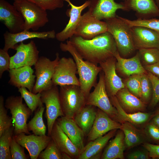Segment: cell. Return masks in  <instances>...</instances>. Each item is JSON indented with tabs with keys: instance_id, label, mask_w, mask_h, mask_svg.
Segmentation results:
<instances>
[{
	"instance_id": "obj_17",
	"label": "cell",
	"mask_w": 159,
	"mask_h": 159,
	"mask_svg": "<svg viewBox=\"0 0 159 159\" xmlns=\"http://www.w3.org/2000/svg\"><path fill=\"white\" fill-rule=\"evenodd\" d=\"M63 0L68 3L71 8L66 12L67 15L69 17L68 24L62 31L56 34L55 38L61 42L70 39L74 35L82 16V12L88 7L90 3L89 0H88L82 5L77 6L72 3L70 0Z\"/></svg>"
},
{
	"instance_id": "obj_46",
	"label": "cell",
	"mask_w": 159,
	"mask_h": 159,
	"mask_svg": "<svg viewBox=\"0 0 159 159\" xmlns=\"http://www.w3.org/2000/svg\"><path fill=\"white\" fill-rule=\"evenodd\" d=\"M143 145L148 152L150 158L159 159V145L145 142Z\"/></svg>"
},
{
	"instance_id": "obj_47",
	"label": "cell",
	"mask_w": 159,
	"mask_h": 159,
	"mask_svg": "<svg viewBox=\"0 0 159 159\" xmlns=\"http://www.w3.org/2000/svg\"><path fill=\"white\" fill-rule=\"evenodd\" d=\"M129 159H148L150 158L148 151L138 150L133 152L128 155Z\"/></svg>"
},
{
	"instance_id": "obj_18",
	"label": "cell",
	"mask_w": 159,
	"mask_h": 159,
	"mask_svg": "<svg viewBox=\"0 0 159 159\" xmlns=\"http://www.w3.org/2000/svg\"><path fill=\"white\" fill-rule=\"evenodd\" d=\"M56 35L54 30L42 32L24 30L14 34L6 31L3 34L4 45L3 49L7 51L10 49L15 50V46L18 43L26 40L33 38L53 39L56 37Z\"/></svg>"
},
{
	"instance_id": "obj_15",
	"label": "cell",
	"mask_w": 159,
	"mask_h": 159,
	"mask_svg": "<svg viewBox=\"0 0 159 159\" xmlns=\"http://www.w3.org/2000/svg\"><path fill=\"white\" fill-rule=\"evenodd\" d=\"M116 62L115 58L113 57L99 64L104 73L105 87L109 98L115 96L119 90L125 87L116 72Z\"/></svg>"
},
{
	"instance_id": "obj_37",
	"label": "cell",
	"mask_w": 159,
	"mask_h": 159,
	"mask_svg": "<svg viewBox=\"0 0 159 159\" xmlns=\"http://www.w3.org/2000/svg\"><path fill=\"white\" fill-rule=\"evenodd\" d=\"M138 50L140 60L144 66L153 64L159 62V49H142Z\"/></svg>"
},
{
	"instance_id": "obj_13",
	"label": "cell",
	"mask_w": 159,
	"mask_h": 159,
	"mask_svg": "<svg viewBox=\"0 0 159 159\" xmlns=\"http://www.w3.org/2000/svg\"><path fill=\"white\" fill-rule=\"evenodd\" d=\"M0 20L11 33L24 30V21L21 14L5 0H0Z\"/></svg>"
},
{
	"instance_id": "obj_52",
	"label": "cell",
	"mask_w": 159,
	"mask_h": 159,
	"mask_svg": "<svg viewBox=\"0 0 159 159\" xmlns=\"http://www.w3.org/2000/svg\"><path fill=\"white\" fill-rule=\"evenodd\" d=\"M156 4L159 8V0H155Z\"/></svg>"
},
{
	"instance_id": "obj_16",
	"label": "cell",
	"mask_w": 159,
	"mask_h": 159,
	"mask_svg": "<svg viewBox=\"0 0 159 159\" xmlns=\"http://www.w3.org/2000/svg\"><path fill=\"white\" fill-rule=\"evenodd\" d=\"M25 134L21 133L14 136L17 142L27 150L31 159H38L39 154L47 147L52 138L48 135Z\"/></svg>"
},
{
	"instance_id": "obj_35",
	"label": "cell",
	"mask_w": 159,
	"mask_h": 159,
	"mask_svg": "<svg viewBox=\"0 0 159 159\" xmlns=\"http://www.w3.org/2000/svg\"><path fill=\"white\" fill-rule=\"evenodd\" d=\"M120 18L130 27L139 26L145 27L153 29L159 34V19L151 18L149 19L138 18L131 20L119 16Z\"/></svg>"
},
{
	"instance_id": "obj_3",
	"label": "cell",
	"mask_w": 159,
	"mask_h": 159,
	"mask_svg": "<svg viewBox=\"0 0 159 159\" xmlns=\"http://www.w3.org/2000/svg\"><path fill=\"white\" fill-rule=\"evenodd\" d=\"M105 20L107 32L112 36L120 55L124 57L132 54L136 50L131 28L118 15Z\"/></svg>"
},
{
	"instance_id": "obj_24",
	"label": "cell",
	"mask_w": 159,
	"mask_h": 159,
	"mask_svg": "<svg viewBox=\"0 0 159 159\" xmlns=\"http://www.w3.org/2000/svg\"><path fill=\"white\" fill-rule=\"evenodd\" d=\"M117 129L111 130L103 136L89 141L80 151L78 159H93L101 158V153L110 140L115 136Z\"/></svg>"
},
{
	"instance_id": "obj_29",
	"label": "cell",
	"mask_w": 159,
	"mask_h": 159,
	"mask_svg": "<svg viewBox=\"0 0 159 159\" xmlns=\"http://www.w3.org/2000/svg\"><path fill=\"white\" fill-rule=\"evenodd\" d=\"M126 148L125 136L121 129L117 132L115 137L111 140L102 154V159H123L124 151Z\"/></svg>"
},
{
	"instance_id": "obj_44",
	"label": "cell",
	"mask_w": 159,
	"mask_h": 159,
	"mask_svg": "<svg viewBox=\"0 0 159 159\" xmlns=\"http://www.w3.org/2000/svg\"><path fill=\"white\" fill-rule=\"evenodd\" d=\"M145 131L149 141L159 145V128L149 122L146 125Z\"/></svg>"
},
{
	"instance_id": "obj_33",
	"label": "cell",
	"mask_w": 159,
	"mask_h": 159,
	"mask_svg": "<svg viewBox=\"0 0 159 159\" xmlns=\"http://www.w3.org/2000/svg\"><path fill=\"white\" fill-rule=\"evenodd\" d=\"M26 89L25 87H21L18 88V91L32 113L38 107L43 105L41 98V93L34 94Z\"/></svg>"
},
{
	"instance_id": "obj_41",
	"label": "cell",
	"mask_w": 159,
	"mask_h": 159,
	"mask_svg": "<svg viewBox=\"0 0 159 159\" xmlns=\"http://www.w3.org/2000/svg\"><path fill=\"white\" fill-rule=\"evenodd\" d=\"M147 74L151 82L152 94L149 107L154 108L159 102V78L151 73L148 72Z\"/></svg>"
},
{
	"instance_id": "obj_42",
	"label": "cell",
	"mask_w": 159,
	"mask_h": 159,
	"mask_svg": "<svg viewBox=\"0 0 159 159\" xmlns=\"http://www.w3.org/2000/svg\"><path fill=\"white\" fill-rule=\"evenodd\" d=\"M33 3L46 10H53L62 8L64 5L63 0H26Z\"/></svg>"
},
{
	"instance_id": "obj_30",
	"label": "cell",
	"mask_w": 159,
	"mask_h": 159,
	"mask_svg": "<svg viewBox=\"0 0 159 159\" xmlns=\"http://www.w3.org/2000/svg\"><path fill=\"white\" fill-rule=\"evenodd\" d=\"M110 99L111 103L117 110L121 124L124 122H128L132 124L141 125L149 121L151 112H138L133 113H127L122 107L115 96H112Z\"/></svg>"
},
{
	"instance_id": "obj_2",
	"label": "cell",
	"mask_w": 159,
	"mask_h": 159,
	"mask_svg": "<svg viewBox=\"0 0 159 159\" xmlns=\"http://www.w3.org/2000/svg\"><path fill=\"white\" fill-rule=\"evenodd\" d=\"M59 47L62 51L67 52L72 56L77 67L80 87L87 97L92 87L96 84L97 76L102 71L101 67L97 64L84 60L69 40L66 43L61 42Z\"/></svg>"
},
{
	"instance_id": "obj_38",
	"label": "cell",
	"mask_w": 159,
	"mask_h": 159,
	"mask_svg": "<svg viewBox=\"0 0 159 159\" xmlns=\"http://www.w3.org/2000/svg\"><path fill=\"white\" fill-rule=\"evenodd\" d=\"M38 159H62V152L52 139L45 150L39 154Z\"/></svg>"
},
{
	"instance_id": "obj_43",
	"label": "cell",
	"mask_w": 159,
	"mask_h": 159,
	"mask_svg": "<svg viewBox=\"0 0 159 159\" xmlns=\"http://www.w3.org/2000/svg\"><path fill=\"white\" fill-rule=\"evenodd\" d=\"M24 148L17 142L14 135L11 140L10 149L11 159H28V157L25 153Z\"/></svg>"
},
{
	"instance_id": "obj_53",
	"label": "cell",
	"mask_w": 159,
	"mask_h": 159,
	"mask_svg": "<svg viewBox=\"0 0 159 159\" xmlns=\"http://www.w3.org/2000/svg\"><path fill=\"white\" fill-rule=\"evenodd\" d=\"M14 0V1H20L21 0Z\"/></svg>"
},
{
	"instance_id": "obj_1",
	"label": "cell",
	"mask_w": 159,
	"mask_h": 159,
	"mask_svg": "<svg viewBox=\"0 0 159 159\" xmlns=\"http://www.w3.org/2000/svg\"><path fill=\"white\" fill-rule=\"evenodd\" d=\"M69 41L84 59L97 64L114 57L117 51L112 36L107 31L90 39L74 35Z\"/></svg>"
},
{
	"instance_id": "obj_11",
	"label": "cell",
	"mask_w": 159,
	"mask_h": 159,
	"mask_svg": "<svg viewBox=\"0 0 159 159\" xmlns=\"http://www.w3.org/2000/svg\"><path fill=\"white\" fill-rule=\"evenodd\" d=\"M16 53L10 58V69L24 66L34 65L39 57V51L34 41L25 44L23 42L17 44Z\"/></svg>"
},
{
	"instance_id": "obj_7",
	"label": "cell",
	"mask_w": 159,
	"mask_h": 159,
	"mask_svg": "<svg viewBox=\"0 0 159 159\" xmlns=\"http://www.w3.org/2000/svg\"><path fill=\"white\" fill-rule=\"evenodd\" d=\"M21 96H11L5 101V106L9 110L14 127V135L21 133L30 134L27 121L32 115L31 110L23 102Z\"/></svg>"
},
{
	"instance_id": "obj_50",
	"label": "cell",
	"mask_w": 159,
	"mask_h": 159,
	"mask_svg": "<svg viewBox=\"0 0 159 159\" xmlns=\"http://www.w3.org/2000/svg\"><path fill=\"white\" fill-rule=\"evenodd\" d=\"M151 115L150 116V120L154 116L159 114V105L154 110L151 112Z\"/></svg>"
},
{
	"instance_id": "obj_39",
	"label": "cell",
	"mask_w": 159,
	"mask_h": 159,
	"mask_svg": "<svg viewBox=\"0 0 159 159\" xmlns=\"http://www.w3.org/2000/svg\"><path fill=\"white\" fill-rule=\"evenodd\" d=\"M14 126L11 117L7 114L3 97L0 96V135L7 129Z\"/></svg>"
},
{
	"instance_id": "obj_21",
	"label": "cell",
	"mask_w": 159,
	"mask_h": 159,
	"mask_svg": "<svg viewBox=\"0 0 159 159\" xmlns=\"http://www.w3.org/2000/svg\"><path fill=\"white\" fill-rule=\"evenodd\" d=\"M114 56L116 60V72L126 78L134 74L147 73L141 63L138 52L132 57L126 59L121 56L117 51Z\"/></svg>"
},
{
	"instance_id": "obj_23",
	"label": "cell",
	"mask_w": 159,
	"mask_h": 159,
	"mask_svg": "<svg viewBox=\"0 0 159 159\" xmlns=\"http://www.w3.org/2000/svg\"><path fill=\"white\" fill-rule=\"evenodd\" d=\"M123 3L127 11H134L138 18L149 19L159 16V8L155 0H126Z\"/></svg>"
},
{
	"instance_id": "obj_6",
	"label": "cell",
	"mask_w": 159,
	"mask_h": 159,
	"mask_svg": "<svg viewBox=\"0 0 159 159\" xmlns=\"http://www.w3.org/2000/svg\"><path fill=\"white\" fill-rule=\"evenodd\" d=\"M55 59L51 60L44 56L39 57L34 66L36 79L32 92L37 94L48 90L53 85L52 78L60 58L57 53Z\"/></svg>"
},
{
	"instance_id": "obj_14",
	"label": "cell",
	"mask_w": 159,
	"mask_h": 159,
	"mask_svg": "<svg viewBox=\"0 0 159 159\" xmlns=\"http://www.w3.org/2000/svg\"><path fill=\"white\" fill-rule=\"evenodd\" d=\"M89 0L88 11L92 16L99 20L115 17L117 16L116 11L119 9L127 11L123 2L118 3L114 0Z\"/></svg>"
},
{
	"instance_id": "obj_32",
	"label": "cell",
	"mask_w": 159,
	"mask_h": 159,
	"mask_svg": "<svg viewBox=\"0 0 159 159\" xmlns=\"http://www.w3.org/2000/svg\"><path fill=\"white\" fill-rule=\"evenodd\" d=\"M44 109V105L38 107L36 110L33 117L27 124L29 131H32L35 135H46V127L43 118Z\"/></svg>"
},
{
	"instance_id": "obj_51",
	"label": "cell",
	"mask_w": 159,
	"mask_h": 159,
	"mask_svg": "<svg viewBox=\"0 0 159 159\" xmlns=\"http://www.w3.org/2000/svg\"><path fill=\"white\" fill-rule=\"evenodd\" d=\"M62 159H71L72 158L67 154L62 152Z\"/></svg>"
},
{
	"instance_id": "obj_19",
	"label": "cell",
	"mask_w": 159,
	"mask_h": 159,
	"mask_svg": "<svg viewBox=\"0 0 159 159\" xmlns=\"http://www.w3.org/2000/svg\"><path fill=\"white\" fill-rule=\"evenodd\" d=\"M121 126V123L113 120L107 113L97 108L94 124L87 136L88 141L93 140L111 130L120 129Z\"/></svg>"
},
{
	"instance_id": "obj_26",
	"label": "cell",
	"mask_w": 159,
	"mask_h": 159,
	"mask_svg": "<svg viewBox=\"0 0 159 159\" xmlns=\"http://www.w3.org/2000/svg\"><path fill=\"white\" fill-rule=\"evenodd\" d=\"M56 121L64 132L80 151L85 146L84 141L85 136L82 130L74 119L62 116L58 117Z\"/></svg>"
},
{
	"instance_id": "obj_34",
	"label": "cell",
	"mask_w": 159,
	"mask_h": 159,
	"mask_svg": "<svg viewBox=\"0 0 159 159\" xmlns=\"http://www.w3.org/2000/svg\"><path fill=\"white\" fill-rule=\"evenodd\" d=\"M14 129V126H12L0 135V159H11L10 149Z\"/></svg>"
},
{
	"instance_id": "obj_48",
	"label": "cell",
	"mask_w": 159,
	"mask_h": 159,
	"mask_svg": "<svg viewBox=\"0 0 159 159\" xmlns=\"http://www.w3.org/2000/svg\"><path fill=\"white\" fill-rule=\"evenodd\" d=\"M145 70L159 78V62L153 64L144 66Z\"/></svg>"
},
{
	"instance_id": "obj_4",
	"label": "cell",
	"mask_w": 159,
	"mask_h": 159,
	"mask_svg": "<svg viewBox=\"0 0 159 159\" xmlns=\"http://www.w3.org/2000/svg\"><path fill=\"white\" fill-rule=\"evenodd\" d=\"M59 97L64 116L73 119L86 105L87 98L80 86L75 85L60 86Z\"/></svg>"
},
{
	"instance_id": "obj_12",
	"label": "cell",
	"mask_w": 159,
	"mask_h": 159,
	"mask_svg": "<svg viewBox=\"0 0 159 159\" xmlns=\"http://www.w3.org/2000/svg\"><path fill=\"white\" fill-rule=\"evenodd\" d=\"M107 31L106 22L96 19L88 11L82 15L74 35L90 39Z\"/></svg>"
},
{
	"instance_id": "obj_49",
	"label": "cell",
	"mask_w": 159,
	"mask_h": 159,
	"mask_svg": "<svg viewBox=\"0 0 159 159\" xmlns=\"http://www.w3.org/2000/svg\"><path fill=\"white\" fill-rule=\"evenodd\" d=\"M149 122L159 128V114L153 117Z\"/></svg>"
},
{
	"instance_id": "obj_9",
	"label": "cell",
	"mask_w": 159,
	"mask_h": 159,
	"mask_svg": "<svg viewBox=\"0 0 159 159\" xmlns=\"http://www.w3.org/2000/svg\"><path fill=\"white\" fill-rule=\"evenodd\" d=\"M41 93L42 102L46 106L45 116L47 122L48 135L50 136L57 119L64 116L59 99V90L57 86L53 85Z\"/></svg>"
},
{
	"instance_id": "obj_20",
	"label": "cell",
	"mask_w": 159,
	"mask_h": 159,
	"mask_svg": "<svg viewBox=\"0 0 159 159\" xmlns=\"http://www.w3.org/2000/svg\"><path fill=\"white\" fill-rule=\"evenodd\" d=\"M131 28L135 50L142 49H159V34L149 28L136 26Z\"/></svg>"
},
{
	"instance_id": "obj_40",
	"label": "cell",
	"mask_w": 159,
	"mask_h": 159,
	"mask_svg": "<svg viewBox=\"0 0 159 159\" xmlns=\"http://www.w3.org/2000/svg\"><path fill=\"white\" fill-rule=\"evenodd\" d=\"M152 94V85L147 73L142 74L141 85V95L140 99L147 104L150 101Z\"/></svg>"
},
{
	"instance_id": "obj_8",
	"label": "cell",
	"mask_w": 159,
	"mask_h": 159,
	"mask_svg": "<svg viewBox=\"0 0 159 159\" xmlns=\"http://www.w3.org/2000/svg\"><path fill=\"white\" fill-rule=\"evenodd\" d=\"M94 87L93 91L90 93L87 97L86 105L96 107L113 120L120 123L117 110L111 103L107 94L102 71L99 73L98 82Z\"/></svg>"
},
{
	"instance_id": "obj_27",
	"label": "cell",
	"mask_w": 159,
	"mask_h": 159,
	"mask_svg": "<svg viewBox=\"0 0 159 159\" xmlns=\"http://www.w3.org/2000/svg\"><path fill=\"white\" fill-rule=\"evenodd\" d=\"M115 96L122 107L127 113L143 112L146 110V104L126 87L119 90Z\"/></svg>"
},
{
	"instance_id": "obj_10",
	"label": "cell",
	"mask_w": 159,
	"mask_h": 159,
	"mask_svg": "<svg viewBox=\"0 0 159 159\" xmlns=\"http://www.w3.org/2000/svg\"><path fill=\"white\" fill-rule=\"evenodd\" d=\"M76 63L73 58L62 57L56 67L52 78L53 85L60 86L75 85L80 86Z\"/></svg>"
},
{
	"instance_id": "obj_5",
	"label": "cell",
	"mask_w": 159,
	"mask_h": 159,
	"mask_svg": "<svg viewBox=\"0 0 159 159\" xmlns=\"http://www.w3.org/2000/svg\"><path fill=\"white\" fill-rule=\"evenodd\" d=\"M13 4L24 21V30L36 31L49 21L47 10L26 0L14 1Z\"/></svg>"
},
{
	"instance_id": "obj_22",
	"label": "cell",
	"mask_w": 159,
	"mask_h": 159,
	"mask_svg": "<svg viewBox=\"0 0 159 159\" xmlns=\"http://www.w3.org/2000/svg\"><path fill=\"white\" fill-rule=\"evenodd\" d=\"M9 83L19 88L25 87L32 92L36 82L35 75L30 66H26L10 69Z\"/></svg>"
},
{
	"instance_id": "obj_28",
	"label": "cell",
	"mask_w": 159,
	"mask_h": 159,
	"mask_svg": "<svg viewBox=\"0 0 159 159\" xmlns=\"http://www.w3.org/2000/svg\"><path fill=\"white\" fill-rule=\"evenodd\" d=\"M121 125L120 129L124 134L126 148L130 149L149 141L145 130L137 129L128 122H124Z\"/></svg>"
},
{
	"instance_id": "obj_36",
	"label": "cell",
	"mask_w": 159,
	"mask_h": 159,
	"mask_svg": "<svg viewBox=\"0 0 159 159\" xmlns=\"http://www.w3.org/2000/svg\"><path fill=\"white\" fill-rule=\"evenodd\" d=\"M141 75L134 74L126 77L123 81L125 87L133 95L140 99Z\"/></svg>"
},
{
	"instance_id": "obj_45",
	"label": "cell",
	"mask_w": 159,
	"mask_h": 159,
	"mask_svg": "<svg viewBox=\"0 0 159 159\" xmlns=\"http://www.w3.org/2000/svg\"><path fill=\"white\" fill-rule=\"evenodd\" d=\"M10 58L8 51L0 49V78L3 73L10 69Z\"/></svg>"
},
{
	"instance_id": "obj_25",
	"label": "cell",
	"mask_w": 159,
	"mask_h": 159,
	"mask_svg": "<svg viewBox=\"0 0 159 159\" xmlns=\"http://www.w3.org/2000/svg\"><path fill=\"white\" fill-rule=\"evenodd\" d=\"M50 136L61 152L67 154L72 158L77 159L80 150L63 131L56 120Z\"/></svg>"
},
{
	"instance_id": "obj_31",
	"label": "cell",
	"mask_w": 159,
	"mask_h": 159,
	"mask_svg": "<svg viewBox=\"0 0 159 159\" xmlns=\"http://www.w3.org/2000/svg\"><path fill=\"white\" fill-rule=\"evenodd\" d=\"M97 108L85 105L75 115L73 119L83 131L85 136L90 132L95 120Z\"/></svg>"
}]
</instances>
